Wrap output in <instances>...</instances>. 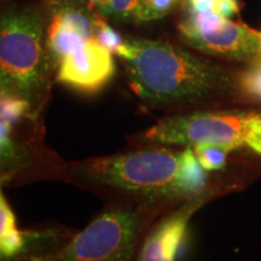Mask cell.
<instances>
[{
    "mask_svg": "<svg viewBox=\"0 0 261 261\" xmlns=\"http://www.w3.org/2000/svg\"><path fill=\"white\" fill-rule=\"evenodd\" d=\"M145 107L168 114L244 103L241 69L163 39L128 38L116 52Z\"/></svg>",
    "mask_w": 261,
    "mask_h": 261,
    "instance_id": "6da1fadb",
    "label": "cell"
},
{
    "mask_svg": "<svg viewBox=\"0 0 261 261\" xmlns=\"http://www.w3.org/2000/svg\"><path fill=\"white\" fill-rule=\"evenodd\" d=\"M191 148L146 145L67 163L76 187L113 201L177 205L207 189V174Z\"/></svg>",
    "mask_w": 261,
    "mask_h": 261,
    "instance_id": "7a4b0ae2",
    "label": "cell"
},
{
    "mask_svg": "<svg viewBox=\"0 0 261 261\" xmlns=\"http://www.w3.org/2000/svg\"><path fill=\"white\" fill-rule=\"evenodd\" d=\"M47 2L11 3L0 19V94L29 103L35 117L46 103L57 64L47 41Z\"/></svg>",
    "mask_w": 261,
    "mask_h": 261,
    "instance_id": "3957f363",
    "label": "cell"
},
{
    "mask_svg": "<svg viewBox=\"0 0 261 261\" xmlns=\"http://www.w3.org/2000/svg\"><path fill=\"white\" fill-rule=\"evenodd\" d=\"M175 205L113 201L63 248L42 261H138L152 224Z\"/></svg>",
    "mask_w": 261,
    "mask_h": 261,
    "instance_id": "277c9868",
    "label": "cell"
},
{
    "mask_svg": "<svg viewBox=\"0 0 261 261\" xmlns=\"http://www.w3.org/2000/svg\"><path fill=\"white\" fill-rule=\"evenodd\" d=\"M260 123L261 114L254 110L205 108L168 114L137 140L145 145L194 148L198 144H217L233 150L247 146Z\"/></svg>",
    "mask_w": 261,
    "mask_h": 261,
    "instance_id": "5b68a950",
    "label": "cell"
},
{
    "mask_svg": "<svg viewBox=\"0 0 261 261\" xmlns=\"http://www.w3.org/2000/svg\"><path fill=\"white\" fill-rule=\"evenodd\" d=\"M178 33L185 46L214 60L244 65L261 62L259 31L215 12L188 9Z\"/></svg>",
    "mask_w": 261,
    "mask_h": 261,
    "instance_id": "8992f818",
    "label": "cell"
},
{
    "mask_svg": "<svg viewBox=\"0 0 261 261\" xmlns=\"http://www.w3.org/2000/svg\"><path fill=\"white\" fill-rule=\"evenodd\" d=\"M47 41L57 68L60 61L85 41L96 38L100 15L89 0H46Z\"/></svg>",
    "mask_w": 261,
    "mask_h": 261,
    "instance_id": "52a82bcc",
    "label": "cell"
},
{
    "mask_svg": "<svg viewBox=\"0 0 261 261\" xmlns=\"http://www.w3.org/2000/svg\"><path fill=\"white\" fill-rule=\"evenodd\" d=\"M212 196L214 191L207 188L161 215L146 233L138 261H175L189 221Z\"/></svg>",
    "mask_w": 261,
    "mask_h": 261,
    "instance_id": "ba28073f",
    "label": "cell"
},
{
    "mask_svg": "<svg viewBox=\"0 0 261 261\" xmlns=\"http://www.w3.org/2000/svg\"><path fill=\"white\" fill-rule=\"evenodd\" d=\"M113 55L96 38L90 39L60 61L56 81L80 92H97L115 73Z\"/></svg>",
    "mask_w": 261,
    "mask_h": 261,
    "instance_id": "9c48e42d",
    "label": "cell"
},
{
    "mask_svg": "<svg viewBox=\"0 0 261 261\" xmlns=\"http://www.w3.org/2000/svg\"><path fill=\"white\" fill-rule=\"evenodd\" d=\"M25 234L18 230L16 217L8 200L0 196V253L2 257H14L23 252Z\"/></svg>",
    "mask_w": 261,
    "mask_h": 261,
    "instance_id": "30bf717a",
    "label": "cell"
},
{
    "mask_svg": "<svg viewBox=\"0 0 261 261\" xmlns=\"http://www.w3.org/2000/svg\"><path fill=\"white\" fill-rule=\"evenodd\" d=\"M240 89L244 103H261V62L241 69Z\"/></svg>",
    "mask_w": 261,
    "mask_h": 261,
    "instance_id": "8fae6325",
    "label": "cell"
},
{
    "mask_svg": "<svg viewBox=\"0 0 261 261\" xmlns=\"http://www.w3.org/2000/svg\"><path fill=\"white\" fill-rule=\"evenodd\" d=\"M145 0H110L104 17L123 23H140Z\"/></svg>",
    "mask_w": 261,
    "mask_h": 261,
    "instance_id": "7c38bea8",
    "label": "cell"
},
{
    "mask_svg": "<svg viewBox=\"0 0 261 261\" xmlns=\"http://www.w3.org/2000/svg\"><path fill=\"white\" fill-rule=\"evenodd\" d=\"M191 149L201 167L207 172L223 169L226 165L227 154L231 151L230 149L217 144H198Z\"/></svg>",
    "mask_w": 261,
    "mask_h": 261,
    "instance_id": "4fadbf2b",
    "label": "cell"
},
{
    "mask_svg": "<svg viewBox=\"0 0 261 261\" xmlns=\"http://www.w3.org/2000/svg\"><path fill=\"white\" fill-rule=\"evenodd\" d=\"M0 107H2V121L8 122L11 126L21 121L25 116H32L31 106L24 99L18 97L8 96V94H0Z\"/></svg>",
    "mask_w": 261,
    "mask_h": 261,
    "instance_id": "5bb4252c",
    "label": "cell"
},
{
    "mask_svg": "<svg viewBox=\"0 0 261 261\" xmlns=\"http://www.w3.org/2000/svg\"><path fill=\"white\" fill-rule=\"evenodd\" d=\"M182 2L184 0H145L142 11V22L166 17L177 10Z\"/></svg>",
    "mask_w": 261,
    "mask_h": 261,
    "instance_id": "9a60e30c",
    "label": "cell"
},
{
    "mask_svg": "<svg viewBox=\"0 0 261 261\" xmlns=\"http://www.w3.org/2000/svg\"><path fill=\"white\" fill-rule=\"evenodd\" d=\"M96 39L104 47L108 48L112 54L115 55L117 50H119V48L122 46L123 42H125V39H123L115 29L110 27V25L107 23V21H104L102 18V16L98 19Z\"/></svg>",
    "mask_w": 261,
    "mask_h": 261,
    "instance_id": "2e32d148",
    "label": "cell"
},
{
    "mask_svg": "<svg viewBox=\"0 0 261 261\" xmlns=\"http://www.w3.org/2000/svg\"><path fill=\"white\" fill-rule=\"evenodd\" d=\"M189 9L196 12H215L218 14L219 0H187Z\"/></svg>",
    "mask_w": 261,
    "mask_h": 261,
    "instance_id": "e0dca14e",
    "label": "cell"
},
{
    "mask_svg": "<svg viewBox=\"0 0 261 261\" xmlns=\"http://www.w3.org/2000/svg\"><path fill=\"white\" fill-rule=\"evenodd\" d=\"M247 146L261 155V123L256 126L247 142Z\"/></svg>",
    "mask_w": 261,
    "mask_h": 261,
    "instance_id": "ac0fdd59",
    "label": "cell"
},
{
    "mask_svg": "<svg viewBox=\"0 0 261 261\" xmlns=\"http://www.w3.org/2000/svg\"><path fill=\"white\" fill-rule=\"evenodd\" d=\"M89 3L92 5V8L97 10L98 14L102 15L104 17V15L108 11V8H109L110 0H89Z\"/></svg>",
    "mask_w": 261,
    "mask_h": 261,
    "instance_id": "d6986e66",
    "label": "cell"
},
{
    "mask_svg": "<svg viewBox=\"0 0 261 261\" xmlns=\"http://www.w3.org/2000/svg\"><path fill=\"white\" fill-rule=\"evenodd\" d=\"M259 34H260V38H261V32L260 31H259Z\"/></svg>",
    "mask_w": 261,
    "mask_h": 261,
    "instance_id": "ffe728a7",
    "label": "cell"
}]
</instances>
